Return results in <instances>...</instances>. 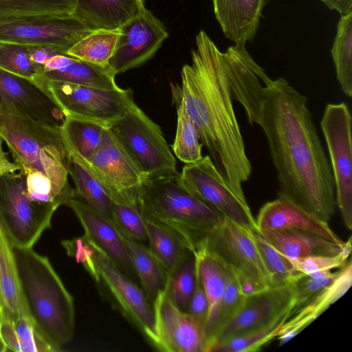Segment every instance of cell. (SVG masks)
Masks as SVG:
<instances>
[{
	"label": "cell",
	"mask_w": 352,
	"mask_h": 352,
	"mask_svg": "<svg viewBox=\"0 0 352 352\" xmlns=\"http://www.w3.org/2000/svg\"><path fill=\"white\" fill-rule=\"evenodd\" d=\"M267 0H212L215 17L226 37L235 43L254 39Z\"/></svg>",
	"instance_id": "7402d4cb"
},
{
	"label": "cell",
	"mask_w": 352,
	"mask_h": 352,
	"mask_svg": "<svg viewBox=\"0 0 352 352\" xmlns=\"http://www.w3.org/2000/svg\"><path fill=\"white\" fill-rule=\"evenodd\" d=\"M293 301V284L272 287L245 297L239 311L216 335L207 352L232 338L268 324L291 311Z\"/></svg>",
	"instance_id": "2e32d148"
},
{
	"label": "cell",
	"mask_w": 352,
	"mask_h": 352,
	"mask_svg": "<svg viewBox=\"0 0 352 352\" xmlns=\"http://www.w3.org/2000/svg\"><path fill=\"white\" fill-rule=\"evenodd\" d=\"M107 127L98 122L65 117L61 133L69 153L87 161L100 145Z\"/></svg>",
	"instance_id": "f1b7e54d"
},
{
	"label": "cell",
	"mask_w": 352,
	"mask_h": 352,
	"mask_svg": "<svg viewBox=\"0 0 352 352\" xmlns=\"http://www.w3.org/2000/svg\"><path fill=\"white\" fill-rule=\"evenodd\" d=\"M351 252V237L347 240L345 248L336 254H320L294 259H288L294 270L303 274L314 272L331 270L343 266Z\"/></svg>",
	"instance_id": "b9f144b4"
},
{
	"label": "cell",
	"mask_w": 352,
	"mask_h": 352,
	"mask_svg": "<svg viewBox=\"0 0 352 352\" xmlns=\"http://www.w3.org/2000/svg\"><path fill=\"white\" fill-rule=\"evenodd\" d=\"M76 58L68 54H58L52 57L43 67V72H49L65 67L72 63Z\"/></svg>",
	"instance_id": "c3c4849f"
},
{
	"label": "cell",
	"mask_w": 352,
	"mask_h": 352,
	"mask_svg": "<svg viewBox=\"0 0 352 352\" xmlns=\"http://www.w3.org/2000/svg\"><path fill=\"white\" fill-rule=\"evenodd\" d=\"M208 311V304L207 297L201 280L197 274L195 287L187 313L204 330V332L207 320Z\"/></svg>",
	"instance_id": "f6af8a7d"
},
{
	"label": "cell",
	"mask_w": 352,
	"mask_h": 352,
	"mask_svg": "<svg viewBox=\"0 0 352 352\" xmlns=\"http://www.w3.org/2000/svg\"><path fill=\"white\" fill-rule=\"evenodd\" d=\"M35 84L49 96L65 117L87 120L106 127L135 104L129 88L107 90L56 80H39Z\"/></svg>",
	"instance_id": "9c48e42d"
},
{
	"label": "cell",
	"mask_w": 352,
	"mask_h": 352,
	"mask_svg": "<svg viewBox=\"0 0 352 352\" xmlns=\"http://www.w3.org/2000/svg\"><path fill=\"white\" fill-rule=\"evenodd\" d=\"M67 254L82 264L113 305L155 346L153 307L142 289L83 236L62 241Z\"/></svg>",
	"instance_id": "8992f818"
},
{
	"label": "cell",
	"mask_w": 352,
	"mask_h": 352,
	"mask_svg": "<svg viewBox=\"0 0 352 352\" xmlns=\"http://www.w3.org/2000/svg\"><path fill=\"white\" fill-rule=\"evenodd\" d=\"M68 170L74 184L77 198L106 219L112 221L113 202L103 186L91 170L69 153Z\"/></svg>",
	"instance_id": "f546056e"
},
{
	"label": "cell",
	"mask_w": 352,
	"mask_h": 352,
	"mask_svg": "<svg viewBox=\"0 0 352 352\" xmlns=\"http://www.w3.org/2000/svg\"><path fill=\"white\" fill-rule=\"evenodd\" d=\"M192 62L181 70V83L171 85L199 133L201 144L228 187L247 201L243 184L252 166L233 106L227 53L221 52L207 34L196 36Z\"/></svg>",
	"instance_id": "7a4b0ae2"
},
{
	"label": "cell",
	"mask_w": 352,
	"mask_h": 352,
	"mask_svg": "<svg viewBox=\"0 0 352 352\" xmlns=\"http://www.w3.org/2000/svg\"><path fill=\"white\" fill-rule=\"evenodd\" d=\"M0 309L2 312V315H3V311H2V300H1V289H0Z\"/></svg>",
	"instance_id": "f5cc1de1"
},
{
	"label": "cell",
	"mask_w": 352,
	"mask_h": 352,
	"mask_svg": "<svg viewBox=\"0 0 352 352\" xmlns=\"http://www.w3.org/2000/svg\"><path fill=\"white\" fill-rule=\"evenodd\" d=\"M0 289L3 317L14 321L28 316L21 292L12 245L1 226Z\"/></svg>",
	"instance_id": "484cf974"
},
{
	"label": "cell",
	"mask_w": 352,
	"mask_h": 352,
	"mask_svg": "<svg viewBox=\"0 0 352 352\" xmlns=\"http://www.w3.org/2000/svg\"><path fill=\"white\" fill-rule=\"evenodd\" d=\"M76 0H0V16L72 14Z\"/></svg>",
	"instance_id": "74e56055"
},
{
	"label": "cell",
	"mask_w": 352,
	"mask_h": 352,
	"mask_svg": "<svg viewBox=\"0 0 352 352\" xmlns=\"http://www.w3.org/2000/svg\"><path fill=\"white\" fill-rule=\"evenodd\" d=\"M245 298L239 291L234 275L228 270L226 287L217 310L213 336L206 352L216 335L239 311Z\"/></svg>",
	"instance_id": "60d3db41"
},
{
	"label": "cell",
	"mask_w": 352,
	"mask_h": 352,
	"mask_svg": "<svg viewBox=\"0 0 352 352\" xmlns=\"http://www.w3.org/2000/svg\"><path fill=\"white\" fill-rule=\"evenodd\" d=\"M196 258L189 251L177 266L168 274L166 290L169 298L181 311H188L196 283Z\"/></svg>",
	"instance_id": "e575fe53"
},
{
	"label": "cell",
	"mask_w": 352,
	"mask_h": 352,
	"mask_svg": "<svg viewBox=\"0 0 352 352\" xmlns=\"http://www.w3.org/2000/svg\"><path fill=\"white\" fill-rule=\"evenodd\" d=\"M144 8L142 0H76L72 15L92 30H116Z\"/></svg>",
	"instance_id": "603a6c76"
},
{
	"label": "cell",
	"mask_w": 352,
	"mask_h": 352,
	"mask_svg": "<svg viewBox=\"0 0 352 352\" xmlns=\"http://www.w3.org/2000/svg\"><path fill=\"white\" fill-rule=\"evenodd\" d=\"M0 135L21 172L43 174L67 196L77 197L68 180L69 151L60 126L33 119L0 100Z\"/></svg>",
	"instance_id": "5b68a950"
},
{
	"label": "cell",
	"mask_w": 352,
	"mask_h": 352,
	"mask_svg": "<svg viewBox=\"0 0 352 352\" xmlns=\"http://www.w3.org/2000/svg\"><path fill=\"white\" fill-rule=\"evenodd\" d=\"M234 276L236 280L239 291L244 297L250 296L265 290L248 277L239 275H234Z\"/></svg>",
	"instance_id": "7dc6e473"
},
{
	"label": "cell",
	"mask_w": 352,
	"mask_h": 352,
	"mask_svg": "<svg viewBox=\"0 0 352 352\" xmlns=\"http://www.w3.org/2000/svg\"><path fill=\"white\" fill-rule=\"evenodd\" d=\"M109 67H103L76 58L69 65L56 70L41 72L32 82L56 80L107 90L120 88Z\"/></svg>",
	"instance_id": "83f0119b"
},
{
	"label": "cell",
	"mask_w": 352,
	"mask_h": 352,
	"mask_svg": "<svg viewBox=\"0 0 352 352\" xmlns=\"http://www.w3.org/2000/svg\"><path fill=\"white\" fill-rule=\"evenodd\" d=\"M149 250L166 270L170 273L190 251L170 232L145 219Z\"/></svg>",
	"instance_id": "836d02e7"
},
{
	"label": "cell",
	"mask_w": 352,
	"mask_h": 352,
	"mask_svg": "<svg viewBox=\"0 0 352 352\" xmlns=\"http://www.w3.org/2000/svg\"><path fill=\"white\" fill-rule=\"evenodd\" d=\"M3 140L0 135V177L20 170V166L17 163L10 161L3 150Z\"/></svg>",
	"instance_id": "681fc988"
},
{
	"label": "cell",
	"mask_w": 352,
	"mask_h": 352,
	"mask_svg": "<svg viewBox=\"0 0 352 352\" xmlns=\"http://www.w3.org/2000/svg\"><path fill=\"white\" fill-rule=\"evenodd\" d=\"M0 100L12 103L21 113L61 126L65 116L49 96L33 82L0 68Z\"/></svg>",
	"instance_id": "d6986e66"
},
{
	"label": "cell",
	"mask_w": 352,
	"mask_h": 352,
	"mask_svg": "<svg viewBox=\"0 0 352 352\" xmlns=\"http://www.w3.org/2000/svg\"><path fill=\"white\" fill-rule=\"evenodd\" d=\"M155 347L166 352H204V330L169 298L166 288L153 300Z\"/></svg>",
	"instance_id": "e0dca14e"
},
{
	"label": "cell",
	"mask_w": 352,
	"mask_h": 352,
	"mask_svg": "<svg viewBox=\"0 0 352 352\" xmlns=\"http://www.w3.org/2000/svg\"><path fill=\"white\" fill-rule=\"evenodd\" d=\"M67 206L80 222L85 232L83 237L122 270L135 273L126 245L113 222L82 199H71Z\"/></svg>",
	"instance_id": "ac0fdd59"
},
{
	"label": "cell",
	"mask_w": 352,
	"mask_h": 352,
	"mask_svg": "<svg viewBox=\"0 0 352 352\" xmlns=\"http://www.w3.org/2000/svg\"><path fill=\"white\" fill-rule=\"evenodd\" d=\"M256 223L258 230H301L315 233L337 243H344L333 231L328 222L279 197L267 202L261 208Z\"/></svg>",
	"instance_id": "ffe728a7"
},
{
	"label": "cell",
	"mask_w": 352,
	"mask_h": 352,
	"mask_svg": "<svg viewBox=\"0 0 352 352\" xmlns=\"http://www.w3.org/2000/svg\"><path fill=\"white\" fill-rule=\"evenodd\" d=\"M172 96L177 110L176 133L172 145L173 153L185 164L195 162L203 157L199 131L182 100L175 96Z\"/></svg>",
	"instance_id": "4dcf8cb0"
},
{
	"label": "cell",
	"mask_w": 352,
	"mask_h": 352,
	"mask_svg": "<svg viewBox=\"0 0 352 352\" xmlns=\"http://www.w3.org/2000/svg\"><path fill=\"white\" fill-rule=\"evenodd\" d=\"M43 67L31 59L29 45L0 43V68L32 81Z\"/></svg>",
	"instance_id": "f35d334b"
},
{
	"label": "cell",
	"mask_w": 352,
	"mask_h": 352,
	"mask_svg": "<svg viewBox=\"0 0 352 352\" xmlns=\"http://www.w3.org/2000/svg\"><path fill=\"white\" fill-rule=\"evenodd\" d=\"M187 188L223 216L250 228L258 229L247 201L241 200L226 184L209 155L186 164L179 173Z\"/></svg>",
	"instance_id": "5bb4252c"
},
{
	"label": "cell",
	"mask_w": 352,
	"mask_h": 352,
	"mask_svg": "<svg viewBox=\"0 0 352 352\" xmlns=\"http://www.w3.org/2000/svg\"><path fill=\"white\" fill-rule=\"evenodd\" d=\"M194 254L197 274L204 289L208 304L204 329L206 352L213 336L217 310L226 287L228 270L204 247Z\"/></svg>",
	"instance_id": "d4e9b609"
},
{
	"label": "cell",
	"mask_w": 352,
	"mask_h": 352,
	"mask_svg": "<svg viewBox=\"0 0 352 352\" xmlns=\"http://www.w3.org/2000/svg\"><path fill=\"white\" fill-rule=\"evenodd\" d=\"M109 66L115 75L138 67L151 59L168 34L166 27L146 8L119 29Z\"/></svg>",
	"instance_id": "9a60e30c"
},
{
	"label": "cell",
	"mask_w": 352,
	"mask_h": 352,
	"mask_svg": "<svg viewBox=\"0 0 352 352\" xmlns=\"http://www.w3.org/2000/svg\"><path fill=\"white\" fill-rule=\"evenodd\" d=\"M77 159L91 170L113 203L138 205L139 188L145 178L107 128L91 158L87 161Z\"/></svg>",
	"instance_id": "4fadbf2b"
},
{
	"label": "cell",
	"mask_w": 352,
	"mask_h": 352,
	"mask_svg": "<svg viewBox=\"0 0 352 352\" xmlns=\"http://www.w3.org/2000/svg\"><path fill=\"white\" fill-rule=\"evenodd\" d=\"M287 311L268 324L248 331L212 346L209 352L257 351L277 337L290 315Z\"/></svg>",
	"instance_id": "d590c367"
},
{
	"label": "cell",
	"mask_w": 352,
	"mask_h": 352,
	"mask_svg": "<svg viewBox=\"0 0 352 352\" xmlns=\"http://www.w3.org/2000/svg\"><path fill=\"white\" fill-rule=\"evenodd\" d=\"M226 53L232 98L265 136L278 197L328 222L336 207L334 182L306 96L286 79L270 78L245 44L236 43Z\"/></svg>",
	"instance_id": "6da1fadb"
},
{
	"label": "cell",
	"mask_w": 352,
	"mask_h": 352,
	"mask_svg": "<svg viewBox=\"0 0 352 352\" xmlns=\"http://www.w3.org/2000/svg\"><path fill=\"white\" fill-rule=\"evenodd\" d=\"M336 78L344 94L352 96V12L341 17L331 50Z\"/></svg>",
	"instance_id": "1f68e13d"
},
{
	"label": "cell",
	"mask_w": 352,
	"mask_h": 352,
	"mask_svg": "<svg viewBox=\"0 0 352 352\" xmlns=\"http://www.w3.org/2000/svg\"><path fill=\"white\" fill-rule=\"evenodd\" d=\"M138 205L145 219L168 230L194 253L204 247L224 217L195 197L177 171L145 179L139 188Z\"/></svg>",
	"instance_id": "277c9868"
},
{
	"label": "cell",
	"mask_w": 352,
	"mask_h": 352,
	"mask_svg": "<svg viewBox=\"0 0 352 352\" xmlns=\"http://www.w3.org/2000/svg\"><path fill=\"white\" fill-rule=\"evenodd\" d=\"M340 272L341 267L338 271L319 278H311L302 274L293 283L294 301L291 313L330 285L338 277Z\"/></svg>",
	"instance_id": "7bdbcfd3"
},
{
	"label": "cell",
	"mask_w": 352,
	"mask_h": 352,
	"mask_svg": "<svg viewBox=\"0 0 352 352\" xmlns=\"http://www.w3.org/2000/svg\"><path fill=\"white\" fill-rule=\"evenodd\" d=\"M12 322L21 352H54L37 332L28 316Z\"/></svg>",
	"instance_id": "ee69618b"
},
{
	"label": "cell",
	"mask_w": 352,
	"mask_h": 352,
	"mask_svg": "<svg viewBox=\"0 0 352 352\" xmlns=\"http://www.w3.org/2000/svg\"><path fill=\"white\" fill-rule=\"evenodd\" d=\"M2 316H3L2 312H1V311L0 309V321H1V319Z\"/></svg>",
	"instance_id": "db71d44e"
},
{
	"label": "cell",
	"mask_w": 352,
	"mask_h": 352,
	"mask_svg": "<svg viewBox=\"0 0 352 352\" xmlns=\"http://www.w3.org/2000/svg\"><path fill=\"white\" fill-rule=\"evenodd\" d=\"M256 244L270 276L271 287L293 284L302 274L292 268L289 260L276 250L261 232L252 230Z\"/></svg>",
	"instance_id": "8d00e7d4"
},
{
	"label": "cell",
	"mask_w": 352,
	"mask_h": 352,
	"mask_svg": "<svg viewBox=\"0 0 352 352\" xmlns=\"http://www.w3.org/2000/svg\"><path fill=\"white\" fill-rule=\"evenodd\" d=\"M352 284V263L349 259L341 267L338 277L328 287L292 312L277 336L283 345L297 336L331 305L342 297Z\"/></svg>",
	"instance_id": "44dd1931"
},
{
	"label": "cell",
	"mask_w": 352,
	"mask_h": 352,
	"mask_svg": "<svg viewBox=\"0 0 352 352\" xmlns=\"http://www.w3.org/2000/svg\"><path fill=\"white\" fill-rule=\"evenodd\" d=\"M107 128L119 141L145 179L177 171L176 160L160 127L136 104Z\"/></svg>",
	"instance_id": "52a82bcc"
},
{
	"label": "cell",
	"mask_w": 352,
	"mask_h": 352,
	"mask_svg": "<svg viewBox=\"0 0 352 352\" xmlns=\"http://www.w3.org/2000/svg\"><path fill=\"white\" fill-rule=\"evenodd\" d=\"M114 225L126 245L142 290L153 301L157 294L166 287L167 272L142 242L131 238L115 223Z\"/></svg>",
	"instance_id": "4316f807"
},
{
	"label": "cell",
	"mask_w": 352,
	"mask_h": 352,
	"mask_svg": "<svg viewBox=\"0 0 352 352\" xmlns=\"http://www.w3.org/2000/svg\"><path fill=\"white\" fill-rule=\"evenodd\" d=\"M93 31L72 14L0 16V43L51 46L65 53Z\"/></svg>",
	"instance_id": "8fae6325"
},
{
	"label": "cell",
	"mask_w": 352,
	"mask_h": 352,
	"mask_svg": "<svg viewBox=\"0 0 352 352\" xmlns=\"http://www.w3.org/2000/svg\"><path fill=\"white\" fill-rule=\"evenodd\" d=\"M0 351H6V349L1 340V338H0Z\"/></svg>",
	"instance_id": "816d5d0a"
},
{
	"label": "cell",
	"mask_w": 352,
	"mask_h": 352,
	"mask_svg": "<svg viewBox=\"0 0 352 352\" xmlns=\"http://www.w3.org/2000/svg\"><path fill=\"white\" fill-rule=\"evenodd\" d=\"M118 35V30H94L72 47L67 53L90 63L108 67Z\"/></svg>",
	"instance_id": "d6a6232c"
},
{
	"label": "cell",
	"mask_w": 352,
	"mask_h": 352,
	"mask_svg": "<svg viewBox=\"0 0 352 352\" xmlns=\"http://www.w3.org/2000/svg\"><path fill=\"white\" fill-rule=\"evenodd\" d=\"M56 210L29 198L22 172L0 177V226L12 246L32 248Z\"/></svg>",
	"instance_id": "ba28073f"
},
{
	"label": "cell",
	"mask_w": 352,
	"mask_h": 352,
	"mask_svg": "<svg viewBox=\"0 0 352 352\" xmlns=\"http://www.w3.org/2000/svg\"><path fill=\"white\" fill-rule=\"evenodd\" d=\"M12 250L28 316L54 352L62 351L74 335L73 298L47 257L32 248Z\"/></svg>",
	"instance_id": "3957f363"
},
{
	"label": "cell",
	"mask_w": 352,
	"mask_h": 352,
	"mask_svg": "<svg viewBox=\"0 0 352 352\" xmlns=\"http://www.w3.org/2000/svg\"><path fill=\"white\" fill-rule=\"evenodd\" d=\"M320 128L329 153L335 186L336 206L343 222L352 229L351 116L345 102L328 103Z\"/></svg>",
	"instance_id": "30bf717a"
},
{
	"label": "cell",
	"mask_w": 352,
	"mask_h": 352,
	"mask_svg": "<svg viewBox=\"0 0 352 352\" xmlns=\"http://www.w3.org/2000/svg\"><path fill=\"white\" fill-rule=\"evenodd\" d=\"M112 221L131 238L148 241L145 219L138 205L113 203Z\"/></svg>",
	"instance_id": "ab89813d"
},
{
	"label": "cell",
	"mask_w": 352,
	"mask_h": 352,
	"mask_svg": "<svg viewBox=\"0 0 352 352\" xmlns=\"http://www.w3.org/2000/svg\"><path fill=\"white\" fill-rule=\"evenodd\" d=\"M258 230L276 250L288 259L336 254L341 252L347 243H337L315 233L301 230Z\"/></svg>",
	"instance_id": "cb8c5ba5"
},
{
	"label": "cell",
	"mask_w": 352,
	"mask_h": 352,
	"mask_svg": "<svg viewBox=\"0 0 352 352\" xmlns=\"http://www.w3.org/2000/svg\"><path fill=\"white\" fill-rule=\"evenodd\" d=\"M29 50L33 62L41 66L56 55L67 54L59 48L45 45H29Z\"/></svg>",
	"instance_id": "bcb514c9"
},
{
	"label": "cell",
	"mask_w": 352,
	"mask_h": 352,
	"mask_svg": "<svg viewBox=\"0 0 352 352\" xmlns=\"http://www.w3.org/2000/svg\"><path fill=\"white\" fill-rule=\"evenodd\" d=\"M330 10H336L341 15L352 12V0H320Z\"/></svg>",
	"instance_id": "f907efd6"
},
{
	"label": "cell",
	"mask_w": 352,
	"mask_h": 352,
	"mask_svg": "<svg viewBox=\"0 0 352 352\" xmlns=\"http://www.w3.org/2000/svg\"><path fill=\"white\" fill-rule=\"evenodd\" d=\"M252 230L224 216L208 235L204 247L234 275L248 277L267 289L271 287L270 276Z\"/></svg>",
	"instance_id": "7c38bea8"
}]
</instances>
